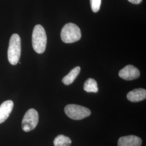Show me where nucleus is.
<instances>
[{"label": "nucleus", "instance_id": "nucleus-9", "mask_svg": "<svg viewBox=\"0 0 146 146\" xmlns=\"http://www.w3.org/2000/svg\"><path fill=\"white\" fill-rule=\"evenodd\" d=\"M127 98L132 102H137L146 99V90L145 89H135L129 92Z\"/></svg>", "mask_w": 146, "mask_h": 146}, {"label": "nucleus", "instance_id": "nucleus-8", "mask_svg": "<svg viewBox=\"0 0 146 146\" xmlns=\"http://www.w3.org/2000/svg\"><path fill=\"white\" fill-rule=\"evenodd\" d=\"M14 107V103L11 100L3 102L0 106V124L4 122L11 114Z\"/></svg>", "mask_w": 146, "mask_h": 146}, {"label": "nucleus", "instance_id": "nucleus-6", "mask_svg": "<svg viewBox=\"0 0 146 146\" xmlns=\"http://www.w3.org/2000/svg\"><path fill=\"white\" fill-rule=\"evenodd\" d=\"M119 75L121 78L125 80L131 81L139 78L140 73L139 70L135 66L129 64L120 70Z\"/></svg>", "mask_w": 146, "mask_h": 146}, {"label": "nucleus", "instance_id": "nucleus-3", "mask_svg": "<svg viewBox=\"0 0 146 146\" xmlns=\"http://www.w3.org/2000/svg\"><path fill=\"white\" fill-rule=\"evenodd\" d=\"M81 37V30L76 25L73 23L66 24L61 32V38L63 42L72 43L78 41Z\"/></svg>", "mask_w": 146, "mask_h": 146}, {"label": "nucleus", "instance_id": "nucleus-5", "mask_svg": "<svg viewBox=\"0 0 146 146\" xmlns=\"http://www.w3.org/2000/svg\"><path fill=\"white\" fill-rule=\"evenodd\" d=\"M38 114L36 110L33 108L28 110L22 121V128L23 131L29 132L34 129L38 124Z\"/></svg>", "mask_w": 146, "mask_h": 146}, {"label": "nucleus", "instance_id": "nucleus-2", "mask_svg": "<svg viewBox=\"0 0 146 146\" xmlns=\"http://www.w3.org/2000/svg\"><path fill=\"white\" fill-rule=\"evenodd\" d=\"M21 54V38L17 34L11 35L8 49V59L12 65L19 62Z\"/></svg>", "mask_w": 146, "mask_h": 146}, {"label": "nucleus", "instance_id": "nucleus-12", "mask_svg": "<svg viewBox=\"0 0 146 146\" xmlns=\"http://www.w3.org/2000/svg\"><path fill=\"white\" fill-rule=\"evenodd\" d=\"M53 143L54 146H70L72 144V141L66 136L59 135L55 138Z\"/></svg>", "mask_w": 146, "mask_h": 146}, {"label": "nucleus", "instance_id": "nucleus-14", "mask_svg": "<svg viewBox=\"0 0 146 146\" xmlns=\"http://www.w3.org/2000/svg\"><path fill=\"white\" fill-rule=\"evenodd\" d=\"M128 1L131 3H132L133 4H136V5L141 3L142 1V0H128Z\"/></svg>", "mask_w": 146, "mask_h": 146}, {"label": "nucleus", "instance_id": "nucleus-10", "mask_svg": "<svg viewBox=\"0 0 146 146\" xmlns=\"http://www.w3.org/2000/svg\"><path fill=\"white\" fill-rule=\"evenodd\" d=\"M81 68L80 67H76L69 73L68 75L65 76L62 78L63 83L65 85L68 86L70 84H72L75 81V80L78 77V74L80 73Z\"/></svg>", "mask_w": 146, "mask_h": 146}, {"label": "nucleus", "instance_id": "nucleus-11", "mask_svg": "<svg viewBox=\"0 0 146 146\" xmlns=\"http://www.w3.org/2000/svg\"><path fill=\"white\" fill-rule=\"evenodd\" d=\"M84 90L88 93H97L98 92V84L92 78H89L85 81L84 86Z\"/></svg>", "mask_w": 146, "mask_h": 146}, {"label": "nucleus", "instance_id": "nucleus-4", "mask_svg": "<svg viewBox=\"0 0 146 146\" xmlns=\"http://www.w3.org/2000/svg\"><path fill=\"white\" fill-rule=\"evenodd\" d=\"M64 112L69 118L75 120L84 119L91 114L88 108L74 104L67 105L64 108Z\"/></svg>", "mask_w": 146, "mask_h": 146}, {"label": "nucleus", "instance_id": "nucleus-1", "mask_svg": "<svg viewBox=\"0 0 146 146\" xmlns=\"http://www.w3.org/2000/svg\"><path fill=\"white\" fill-rule=\"evenodd\" d=\"M47 37L44 28L40 25H36L33 31L32 45L38 54L44 52L47 46Z\"/></svg>", "mask_w": 146, "mask_h": 146}, {"label": "nucleus", "instance_id": "nucleus-7", "mask_svg": "<svg viewBox=\"0 0 146 146\" xmlns=\"http://www.w3.org/2000/svg\"><path fill=\"white\" fill-rule=\"evenodd\" d=\"M142 140L138 136L128 135L121 137L118 140V146H141Z\"/></svg>", "mask_w": 146, "mask_h": 146}, {"label": "nucleus", "instance_id": "nucleus-13", "mask_svg": "<svg viewBox=\"0 0 146 146\" xmlns=\"http://www.w3.org/2000/svg\"><path fill=\"white\" fill-rule=\"evenodd\" d=\"M92 10L94 13H97L99 11L101 4V0H90Z\"/></svg>", "mask_w": 146, "mask_h": 146}]
</instances>
